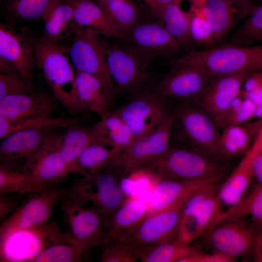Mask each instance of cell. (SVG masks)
<instances>
[{
	"mask_svg": "<svg viewBox=\"0 0 262 262\" xmlns=\"http://www.w3.org/2000/svg\"><path fill=\"white\" fill-rule=\"evenodd\" d=\"M122 41L118 43L103 40L108 71L117 92L131 97L154 89L158 81L151 70L152 62Z\"/></svg>",
	"mask_w": 262,
	"mask_h": 262,
	"instance_id": "1",
	"label": "cell"
},
{
	"mask_svg": "<svg viewBox=\"0 0 262 262\" xmlns=\"http://www.w3.org/2000/svg\"><path fill=\"white\" fill-rule=\"evenodd\" d=\"M67 50L58 44L37 38L35 47L36 68L41 72L56 100L71 114L83 110L77 98L76 71L66 54Z\"/></svg>",
	"mask_w": 262,
	"mask_h": 262,
	"instance_id": "2",
	"label": "cell"
},
{
	"mask_svg": "<svg viewBox=\"0 0 262 262\" xmlns=\"http://www.w3.org/2000/svg\"><path fill=\"white\" fill-rule=\"evenodd\" d=\"M161 180H194L225 174L221 161L185 145L171 144L166 153L148 165Z\"/></svg>",
	"mask_w": 262,
	"mask_h": 262,
	"instance_id": "3",
	"label": "cell"
},
{
	"mask_svg": "<svg viewBox=\"0 0 262 262\" xmlns=\"http://www.w3.org/2000/svg\"><path fill=\"white\" fill-rule=\"evenodd\" d=\"M172 140L219 160L220 132L213 118L195 103L181 102L175 109Z\"/></svg>",
	"mask_w": 262,
	"mask_h": 262,
	"instance_id": "4",
	"label": "cell"
},
{
	"mask_svg": "<svg viewBox=\"0 0 262 262\" xmlns=\"http://www.w3.org/2000/svg\"><path fill=\"white\" fill-rule=\"evenodd\" d=\"M124 175L121 169L110 164L95 174L75 180L67 193L97 209L106 223L130 198L120 185Z\"/></svg>",
	"mask_w": 262,
	"mask_h": 262,
	"instance_id": "5",
	"label": "cell"
},
{
	"mask_svg": "<svg viewBox=\"0 0 262 262\" xmlns=\"http://www.w3.org/2000/svg\"><path fill=\"white\" fill-rule=\"evenodd\" d=\"M183 57L202 67L211 78L262 69V45L242 46L224 42Z\"/></svg>",
	"mask_w": 262,
	"mask_h": 262,
	"instance_id": "6",
	"label": "cell"
},
{
	"mask_svg": "<svg viewBox=\"0 0 262 262\" xmlns=\"http://www.w3.org/2000/svg\"><path fill=\"white\" fill-rule=\"evenodd\" d=\"M66 237L87 253L108 241L106 223L94 207L66 192L61 200Z\"/></svg>",
	"mask_w": 262,
	"mask_h": 262,
	"instance_id": "7",
	"label": "cell"
},
{
	"mask_svg": "<svg viewBox=\"0 0 262 262\" xmlns=\"http://www.w3.org/2000/svg\"><path fill=\"white\" fill-rule=\"evenodd\" d=\"M66 237L54 221L0 236V262H32L43 250Z\"/></svg>",
	"mask_w": 262,
	"mask_h": 262,
	"instance_id": "8",
	"label": "cell"
},
{
	"mask_svg": "<svg viewBox=\"0 0 262 262\" xmlns=\"http://www.w3.org/2000/svg\"><path fill=\"white\" fill-rule=\"evenodd\" d=\"M169 99L147 90L131 97L115 111L130 130L134 139L156 129L173 111Z\"/></svg>",
	"mask_w": 262,
	"mask_h": 262,
	"instance_id": "9",
	"label": "cell"
},
{
	"mask_svg": "<svg viewBox=\"0 0 262 262\" xmlns=\"http://www.w3.org/2000/svg\"><path fill=\"white\" fill-rule=\"evenodd\" d=\"M66 192L67 188L54 185L28 194L15 211L1 222L0 236L48 223Z\"/></svg>",
	"mask_w": 262,
	"mask_h": 262,
	"instance_id": "10",
	"label": "cell"
},
{
	"mask_svg": "<svg viewBox=\"0 0 262 262\" xmlns=\"http://www.w3.org/2000/svg\"><path fill=\"white\" fill-rule=\"evenodd\" d=\"M175 109L158 128L135 139L110 164L121 169L125 174L149 165L164 155L170 147Z\"/></svg>",
	"mask_w": 262,
	"mask_h": 262,
	"instance_id": "11",
	"label": "cell"
},
{
	"mask_svg": "<svg viewBox=\"0 0 262 262\" xmlns=\"http://www.w3.org/2000/svg\"><path fill=\"white\" fill-rule=\"evenodd\" d=\"M67 51L75 71L96 78L115 97L117 92L108 71L100 35L90 29L80 30L75 33Z\"/></svg>",
	"mask_w": 262,
	"mask_h": 262,
	"instance_id": "12",
	"label": "cell"
},
{
	"mask_svg": "<svg viewBox=\"0 0 262 262\" xmlns=\"http://www.w3.org/2000/svg\"><path fill=\"white\" fill-rule=\"evenodd\" d=\"M193 194L162 210L147 215L124 240L131 243L141 254L150 247L177 238L183 206Z\"/></svg>",
	"mask_w": 262,
	"mask_h": 262,
	"instance_id": "13",
	"label": "cell"
},
{
	"mask_svg": "<svg viewBox=\"0 0 262 262\" xmlns=\"http://www.w3.org/2000/svg\"><path fill=\"white\" fill-rule=\"evenodd\" d=\"M211 79L202 67L183 56L174 63L170 71L158 81L154 90L169 100L192 103Z\"/></svg>",
	"mask_w": 262,
	"mask_h": 262,
	"instance_id": "14",
	"label": "cell"
},
{
	"mask_svg": "<svg viewBox=\"0 0 262 262\" xmlns=\"http://www.w3.org/2000/svg\"><path fill=\"white\" fill-rule=\"evenodd\" d=\"M122 40L152 63L169 59L182 48L163 25L153 18H142Z\"/></svg>",
	"mask_w": 262,
	"mask_h": 262,
	"instance_id": "15",
	"label": "cell"
},
{
	"mask_svg": "<svg viewBox=\"0 0 262 262\" xmlns=\"http://www.w3.org/2000/svg\"><path fill=\"white\" fill-rule=\"evenodd\" d=\"M260 231L253 222L245 218L230 219L213 228L209 232V242L215 252L233 260L251 253L255 238Z\"/></svg>",
	"mask_w": 262,
	"mask_h": 262,
	"instance_id": "16",
	"label": "cell"
},
{
	"mask_svg": "<svg viewBox=\"0 0 262 262\" xmlns=\"http://www.w3.org/2000/svg\"><path fill=\"white\" fill-rule=\"evenodd\" d=\"M61 136L48 134L40 148L23 165L40 189L58 185L70 173L59 152Z\"/></svg>",
	"mask_w": 262,
	"mask_h": 262,
	"instance_id": "17",
	"label": "cell"
},
{
	"mask_svg": "<svg viewBox=\"0 0 262 262\" xmlns=\"http://www.w3.org/2000/svg\"><path fill=\"white\" fill-rule=\"evenodd\" d=\"M38 37L27 30L17 31L11 25L0 24V58L12 64L21 75L32 78L36 62Z\"/></svg>",
	"mask_w": 262,
	"mask_h": 262,
	"instance_id": "18",
	"label": "cell"
},
{
	"mask_svg": "<svg viewBox=\"0 0 262 262\" xmlns=\"http://www.w3.org/2000/svg\"><path fill=\"white\" fill-rule=\"evenodd\" d=\"M251 73L211 78L202 92L192 103L201 108L215 121L241 94L243 84Z\"/></svg>",
	"mask_w": 262,
	"mask_h": 262,
	"instance_id": "19",
	"label": "cell"
},
{
	"mask_svg": "<svg viewBox=\"0 0 262 262\" xmlns=\"http://www.w3.org/2000/svg\"><path fill=\"white\" fill-rule=\"evenodd\" d=\"M251 0H208L202 10L213 33L217 44L255 8Z\"/></svg>",
	"mask_w": 262,
	"mask_h": 262,
	"instance_id": "20",
	"label": "cell"
},
{
	"mask_svg": "<svg viewBox=\"0 0 262 262\" xmlns=\"http://www.w3.org/2000/svg\"><path fill=\"white\" fill-rule=\"evenodd\" d=\"M262 148V139L258 135L252 146L230 176L221 183L216 197L221 205L228 208L237 204L246 192L253 178L252 163L254 157Z\"/></svg>",
	"mask_w": 262,
	"mask_h": 262,
	"instance_id": "21",
	"label": "cell"
},
{
	"mask_svg": "<svg viewBox=\"0 0 262 262\" xmlns=\"http://www.w3.org/2000/svg\"><path fill=\"white\" fill-rule=\"evenodd\" d=\"M225 174L194 180H159L151 194L147 215L162 210L207 185L223 181Z\"/></svg>",
	"mask_w": 262,
	"mask_h": 262,
	"instance_id": "22",
	"label": "cell"
},
{
	"mask_svg": "<svg viewBox=\"0 0 262 262\" xmlns=\"http://www.w3.org/2000/svg\"><path fill=\"white\" fill-rule=\"evenodd\" d=\"M47 131H20L1 139L0 163L23 166L40 148L48 134Z\"/></svg>",
	"mask_w": 262,
	"mask_h": 262,
	"instance_id": "23",
	"label": "cell"
},
{
	"mask_svg": "<svg viewBox=\"0 0 262 262\" xmlns=\"http://www.w3.org/2000/svg\"><path fill=\"white\" fill-rule=\"evenodd\" d=\"M55 98L46 92L8 96L0 99V116L13 120L36 116H51Z\"/></svg>",
	"mask_w": 262,
	"mask_h": 262,
	"instance_id": "24",
	"label": "cell"
},
{
	"mask_svg": "<svg viewBox=\"0 0 262 262\" xmlns=\"http://www.w3.org/2000/svg\"><path fill=\"white\" fill-rule=\"evenodd\" d=\"M76 87L78 101L83 111H90L100 119L110 111L115 97L98 79L76 71Z\"/></svg>",
	"mask_w": 262,
	"mask_h": 262,
	"instance_id": "25",
	"label": "cell"
},
{
	"mask_svg": "<svg viewBox=\"0 0 262 262\" xmlns=\"http://www.w3.org/2000/svg\"><path fill=\"white\" fill-rule=\"evenodd\" d=\"M43 20L44 26L41 38L58 44L75 33L72 0H54L47 10Z\"/></svg>",
	"mask_w": 262,
	"mask_h": 262,
	"instance_id": "26",
	"label": "cell"
},
{
	"mask_svg": "<svg viewBox=\"0 0 262 262\" xmlns=\"http://www.w3.org/2000/svg\"><path fill=\"white\" fill-rule=\"evenodd\" d=\"M72 2L75 33L82 29H88L106 38L122 39L101 7L94 0H72Z\"/></svg>",
	"mask_w": 262,
	"mask_h": 262,
	"instance_id": "27",
	"label": "cell"
},
{
	"mask_svg": "<svg viewBox=\"0 0 262 262\" xmlns=\"http://www.w3.org/2000/svg\"><path fill=\"white\" fill-rule=\"evenodd\" d=\"M148 210L146 202L139 198L127 201L106 222L107 243L125 239L146 217Z\"/></svg>",
	"mask_w": 262,
	"mask_h": 262,
	"instance_id": "28",
	"label": "cell"
},
{
	"mask_svg": "<svg viewBox=\"0 0 262 262\" xmlns=\"http://www.w3.org/2000/svg\"><path fill=\"white\" fill-rule=\"evenodd\" d=\"M226 127L220 136V150L222 160L244 155L250 149L262 126V119L252 124Z\"/></svg>",
	"mask_w": 262,
	"mask_h": 262,
	"instance_id": "29",
	"label": "cell"
},
{
	"mask_svg": "<svg viewBox=\"0 0 262 262\" xmlns=\"http://www.w3.org/2000/svg\"><path fill=\"white\" fill-rule=\"evenodd\" d=\"M91 128L98 142L117 150L126 149L134 140L129 127L116 111H110Z\"/></svg>",
	"mask_w": 262,
	"mask_h": 262,
	"instance_id": "30",
	"label": "cell"
},
{
	"mask_svg": "<svg viewBox=\"0 0 262 262\" xmlns=\"http://www.w3.org/2000/svg\"><path fill=\"white\" fill-rule=\"evenodd\" d=\"M67 128L65 133L61 135L59 150L69 173H73L80 154L90 145L98 141L91 127H84L76 121Z\"/></svg>",
	"mask_w": 262,
	"mask_h": 262,
	"instance_id": "31",
	"label": "cell"
},
{
	"mask_svg": "<svg viewBox=\"0 0 262 262\" xmlns=\"http://www.w3.org/2000/svg\"><path fill=\"white\" fill-rule=\"evenodd\" d=\"M181 0H175L166 5L154 18L188 51L195 50L190 32V14L180 7Z\"/></svg>",
	"mask_w": 262,
	"mask_h": 262,
	"instance_id": "32",
	"label": "cell"
},
{
	"mask_svg": "<svg viewBox=\"0 0 262 262\" xmlns=\"http://www.w3.org/2000/svg\"><path fill=\"white\" fill-rule=\"evenodd\" d=\"M99 6L122 39L143 18L135 0H109Z\"/></svg>",
	"mask_w": 262,
	"mask_h": 262,
	"instance_id": "33",
	"label": "cell"
},
{
	"mask_svg": "<svg viewBox=\"0 0 262 262\" xmlns=\"http://www.w3.org/2000/svg\"><path fill=\"white\" fill-rule=\"evenodd\" d=\"M250 216L253 222L258 225L262 222V185L258 184L253 191L237 204L219 212L213 218L207 231L225 221L245 218Z\"/></svg>",
	"mask_w": 262,
	"mask_h": 262,
	"instance_id": "34",
	"label": "cell"
},
{
	"mask_svg": "<svg viewBox=\"0 0 262 262\" xmlns=\"http://www.w3.org/2000/svg\"><path fill=\"white\" fill-rule=\"evenodd\" d=\"M77 121L64 116H36L10 119L0 116V139L16 131L28 130H48L67 128Z\"/></svg>",
	"mask_w": 262,
	"mask_h": 262,
	"instance_id": "35",
	"label": "cell"
},
{
	"mask_svg": "<svg viewBox=\"0 0 262 262\" xmlns=\"http://www.w3.org/2000/svg\"><path fill=\"white\" fill-rule=\"evenodd\" d=\"M119 153L117 150L100 143H93L79 156L73 173L82 177L95 174L108 166Z\"/></svg>",
	"mask_w": 262,
	"mask_h": 262,
	"instance_id": "36",
	"label": "cell"
},
{
	"mask_svg": "<svg viewBox=\"0 0 262 262\" xmlns=\"http://www.w3.org/2000/svg\"><path fill=\"white\" fill-rule=\"evenodd\" d=\"M197 251L191 243L176 238L143 251L140 260L143 262H179Z\"/></svg>",
	"mask_w": 262,
	"mask_h": 262,
	"instance_id": "37",
	"label": "cell"
},
{
	"mask_svg": "<svg viewBox=\"0 0 262 262\" xmlns=\"http://www.w3.org/2000/svg\"><path fill=\"white\" fill-rule=\"evenodd\" d=\"M40 189L23 166L0 163V194L27 195Z\"/></svg>",
	"mask_w": 262,
	"mask_h": 262,
	"instance_id": "38",
	"label": "cell"
},
{
	"mask_svg": "<svg viewBox=\"0 0 262 262\" xmlns=\"http://www.w3.org/2000/svg\"><path fill=\"white\" fill-rule=\"evenodd\" d=\"M54 0H7L3 7L6 16L15 21L43 20Z\"/></svg>",
	"mask_w": 262,
	"mask_h": 262,
	"instance_id": "39",
	"label": "cell"
},
{
	"mask_svg": "<svg viewBox=\"0 0 262 262\" xmlns=\"http://www.w3.org/2000/svg\"><path fill=\"white\" fill-rule=\"evenodd\" d=\"M228 43L251 46L262 43V4L256 6L245 20L229 35Z\"/></svg>",
	"mask_w": 262,
	"mask_h": 262,
	"instance_id": "40",
	"label": "cell"
},
{
	"mask_svg": "<svg viewBox=\"0 0 262 262\" xmlns=\"http://www.w3.org/2000/svg\"><path fill=\"white\" fill-rule=\"evenodd\" d=\"M88 253L69 240L64 239L47 247L32 262H77L83 261Z\"/></svg>",
	"mask_w": 262,
	"mask_h": 262,
	"instance_id": "41",
	"label": "cell"
},
{
	"mask_svg": "<svg viewBox=\"0 0 262 262\" xmlns=\"http://www.w3.org/2000/svg\"><path fill=\"white\" fill-rule=\"evenodd\" d=\"M257 105L242 93L214 122L218 129L246 123L254 118Z\"/></svg>",
	"mask_w": 262,
	"mask_h": 262,
	"instance_id": "42",
	"label": "cell"
},
{
	"mask_svg": "<svg viewBox=\"0 0 262 262\" xmlns=\"http://www.w3.org/2000/svg\"><path fill=\"white\" fill-rule=\"evenodd\" d=\"M189 12L190 35L195 48L204 50L217 45L213 30L202 10L191 7Z\"/></svg>",
	"mask_w": 262,
	"mask_h": 262,
	"instance_id": "43",
	"label": "cell"
},
{
	"mask_svg": "<svg viewBox=\"0 0 262 262\" xmlns=\"http://www.w3.org/2000/svg\"><path fill=\"white\" fill-rule=\"evenodd\" d=\"M102 262H134L140 260L139 250L127 240L109 242L102 247Z\"/></svg>",
	"mask_w": 262,
	"mask_h": 262,
	"instance_id": "44",
	"label": "cell"
},
{
	"mask_svg": "<svg viewBox=\"0 0 262 262\" xmlns=\"http://www.w3.org/2000/svg\"><path fill=\"white\" fill-rule=\"evenodd\" d=\"M34 92L31 78L19 73H0V99L8 96L29 94Z\"/></svg>",
	"mask_w": 262,
	"mask_h": 262,
	"instance_id": "45",
	"label": "cell"
},
{
	"mask_svg": "<svg viewBox=\"0 0 262 262\" xmlns=\"http://www.w3.org/2000/svg\"><path fill=\"white\" fill-rule=\"evenodd\" d=\"M26 196L25 195L14 193L0 194L1 223L15 211Z\"/></svg>",
	"mask_w": 262,
	"mask_h": 262,
	"instance_id": "46",
	"label": "cell"
},
{
	"mask_svg": "<svg viewBox=\"0 0 262 262\" xmlns=\"http://www.w3.org/2000/svg\"><path fill=\"white\" fill-rule=\"evenodd\" d=\"M234 260L222 254L215 252L213 253H205L199 250L188 256L179 262H231Z\"/></svg>",
	"mask_w": 262,
	"mask_h": 262,
	"instance_id": "47",
	"label": "cell"
},
{
	"mask_svg": "<svg viewBox=\"0 0 262 262\" xmlns=\"http://www.w3.org/2000/svg\"><path fill=\"white\" fill-rule=\"evenodd\" d=\"M262 85V69L250 73L246 78L242 90L243 94L251 93Z\"/></svg>",
	"mask_w": 262,
	"mask_h": 262,
	"instance_id": "48",
	"label": "cell"
},
{
	"mask_svg": "<svg viewBox=\"0 0 262 262\" xmlns=\"http://www.w3.org/2000/svg\"><path fill=\"white\" fill-rule=\"evenodd\" d=\"M148 9L152 16L155 18L168 4L175 0H141Z\"/></svg>",
	"mask_w": 262,
	"mask_h": 262,
	"instance_id": "49",
	"label": "cell"
},
{
	"mask_svg": "<svg viewBox=\"0 0 262 262\" xmlns=\"http://www.w3.org/2000/svg\"><path fill=\"white\" fill-rule=\"evenodd\" d=\"M253 177L262 185V148L256 154L252 163Z\"/></svg>",
	"mask_w": 262,
	"mask_h": 262,
	"instance_id": "50",
	"label": "cell"
},
{
	"mask_svg": "<svg viewBox=\"0 0 262 262\" xmlns=\"http://www.w3.org/2000/svg\"><path fill=\"white\" fill-rule=\"evenodd\" d=\"M251 254L254 262H262V230L255 238Z\"/></svg>",
	"mask_w": 262,
	"mask_h": 262,
	"instance_id": "51",
	"label": "cell"
},
{
	"mask_svg": "<svg viewBox=\"0 0 262 262\" xmlns=\"http://www.w3.org/2000/svg\"><path fill=\"white\" fill-rule=\"evenodd\" d=\"M242 95L252 101L257 106L259 105L262 103V85L251 93L245 95L242 94Z\"/></svg>",
	"mask_w": 262,
	"mask_h": 262,
	"instance_id": "52",
	"label": "cell"
},
{
	"mask_svg": "<svg viewBox=\"0 0 262 262\" xmlns=\"http://www.w3.org/2000/svg\"><path fill=\"white\" fill-rule=\"evenodd\" d=\"M191 7L195 8L202 10L204 5L208 0H189Z\"/></svg>",
	"mask_w": 262,
	"mask_h": 262,
	"instance_id": "53",
	"label": "cell"
},
{
	"mask_svg": "<svg viewBox=\"0 0 262 262\" xmlns=\"http://www.w3.org/2000/svg\"><path fill=\"white\" fill-rule=\"evenodd\" d=\"M254 118L262 119V103L257 106Z\"/></svg>",
	"mask_w": 262,
	"mask_h": 262,
	"instance_id": "54",
	"label": "cell"
},
{
	"mask_svg": "<svg viewBox=\"0 0 262 262\" xmlns=\"http://www.w3.org/2000/svg\"><path fill=\"white\" fill-rule=\"evenodd\" d=\"M96 2H97L99 5H100L104 3L107 2L109 0H94Z\"/></svg>",
	"mask_w": 262,
	"mask_h": 262,
	"instance_id": "55",
	"label": "cell"
},
{
	"mask_svg": "<svg viewBox=\"0 0 262 262\" xmlns=\"http://www.w3.org/2000/svg\"><path fill=\"white\" fill-rule=\"evenodd\" d=\"M256 225L258 226L260 230H262V222Z\"/></svg>",
	"mask_w": 262,
	"mask_h": 262,
	"instance_id": "56",
	"label": "cell"
},
{
	"mask_svg": "<svg viewBox=\"0 0 262 262\" xmlns=\"http://www.w3.org/2000/svg\"><path fill=\"white\" fill-rule=\"evenodd\" d=\"M259 134L262 136V126L261 127V128L259 132Z\"/></svg>",
	"mask_w": 262,
	"mask_h": 262,
	"instance_id": "57",
	"label": "cell"
},
{
	"mask_svg": "<svg viewBox=\"0 0 262 262\" xmlns=\"http://www.w3.org/2000/svg\"><path fill=\"white\" fill-rule=\"evenodd\" d=\"M261 0L262 1V0Z\"/></svg>",
	"mask_w": 262,
	"mask_h": 262,
	"instance_id": "58",
	"label": "cell"
},
{
	"mask_svg": "<svg viewBox=\"0 0 262 262\" xmlns=\"http://www.w3.org/2000/svg\"><path fill=\"white\" fill-rule=\"evenodd\" d=\"M2 0H0V1H1Z\"/></svg>",
	"mask_w": 262,
	"mask_h": 262,
	"instance_id": "59",
	"label": "cell"
},
{
	"mask_svg": "<svg viewBox=\"0 0 262 262\" xmlns=\"http://www.w3.org/2000/svg\"></svg>",
	"mask_w": 262,
	"mask_h": 262,
	"instance_id": "60",
	"label": "cell"
}]
</instances>
